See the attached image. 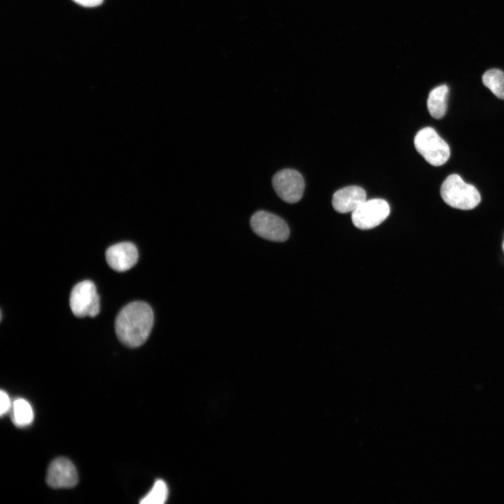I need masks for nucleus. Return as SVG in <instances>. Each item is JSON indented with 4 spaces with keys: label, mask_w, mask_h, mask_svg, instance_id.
<instances>
[{
    "label": "nucleus",
    "mask_w": 504,
    "mask_h": 504,
    "mask_svg": "<svg viewBox=\"0 0 504 504\" xmlns=\"http://www.w3.org/2000/svg\"><path fill=\"white\" fill-rule=\"evenodd\" d=\"M153 320V312L148 304L142 301L130 302L120 311L116 317V335L128 347L140 346L149 337Z\"/></svg>",
    "instance_id": "nucleus-1"
},
{
    "label": "nucleus",
    "mask_w": 504,
    "mask_h": 504,
    "mask_svg": "<svg viewBox=\"0 0 504 504\" xmlns=\"http://www.w3.org/2000/svg\"><path fill=\"white\" fill-rule=\"evenodd\" d=\"M440 195L449 206L462 210L472 209L481 201V196L477 188L465 183L456 174L448 176L443 181Z\"/></svg>",
    "instance_id": "nucleus-2"
},
{
    "label": "nucleus",
    "mask_w": 504,
    "mask_h": 504,
    "mask_svg": "<svg viewBox=\"0 0 504 504\" xmlns=\"http://www.w3.org/2000/svg\"><path fill=\"white\" fill-rule=\"evenodd\" d=\"M414 143L418 153L431 165L441 166L449 158V145L432 127L420 130L414 137Z\"/></svg>",
    "instance_id": "nucleus-3"
},
{
    "label": "nucleus",
    "mask_w": 504,
    "mask_h": 504,
    "mask_svg": "<svg viewBox=\"0 0 504 504\" xmlns=\"http://www.w3.org/2000/svg\"><path fill=\"white\" fill-rule=\"evenodd\" d=\"M69 305L77 317L96 316L100 312V302L94 284L85 280L76 284L70 294Z\"/></svg>",
    "instance_id": "nucleus-4"
},
{
    "label": "nucleus",
    "mask_w": 504,
    "mask_h": 504,
    "mask_svg": "<svg viewBox=\"0 0 504 504\" xmlns=\"http://www.w3.org/2000/svg\"><path fill=\"white\" fill-rule=\"evenodd\" d=\"M250 225L257 235L270 241H284L290 234L288 225L281 218L263 210L252 215Z\"/></svg>",
    "instance_id": "nucleus-5"
},
{
    "label": "nucleus",
    "mask_w": 504,
    "mask_h": 504,
    "mask_svg": "<svg viewBox=\"0 0 504 504\" xmlns=\"http://www.w3.org/2000/svg\"><path fill=\"white\" fill-rule=\"evenodd\" d=\"M390 214L388 202L382 199L365 200L351 212L353 224L361 230H368L381 224Z\"/></svg>",
    "instance_id": "nucleus-6"
},
{
    "label": "nucleus",
    "mask_w": 504,
    "mask_h": 504,
    "mask_svg": "<svg viewBox=\"0 0 504 504\" xmlns=\"http://www.w3.org/2000/svg\"><path fill=\"white\" fill-rule=\"evenodd\" d=\"M272 183L276 195L287 203H296L302 197L304 181L300 172L295 169L279 171L273 176Z\"/></svg>",
    "instance_id": "nucleus-7"
},
{
    "label": "nucleus",
    "mask_w": 504,
    "mask_h": 504,
    "mask_svg": "<svg viewBox=\"0 0 504 504\" xmlns=\"http://www.w3.org/2000/svg\"><path fill=\"white\" fill-rule=\"evenodd\" d=\"M46 482L54 489L76 486L78 483V473L74 463L64 457L54 459L48 468Z\"/></svg>",
    "instance_id": "nucleus-8"
},
{
    "label": "nucleus",
    "mask_w": 504,
    "mask_h": 504,
    "mask_svg": "<svg viewBox=\"0 0 504 504\" xmlns=\"http://www.w3.org/2000/svg\"><path fill=\"white\" fill-rule=\"evenodd\" d=\"M138 258V250L131 242L115 244L106 251L108 265L117 272H125L131 269L136 265Z\"/></svg>",
    "instance_id": "nucleus-9"
},
{
    "label": "nucleus",
    "mask_w": 504,
    "mask_h": 504,
    "mask_svg": "<svg viewBox=\"0 0 504 504\" xmlns=\"http://www.w3.org/2000/svg\"><path fill=\"white\" fill-rule=\"evenodd\" d=\"M366 200V192L360 186H351L336 191L332 198L334 209L342 214L354 211Z\"/></svg>",
    "instance_id": "nucleus-10"
},
{
    "label": "nucleus",
    "mask_w": 504,
    "mask_h": 504,
    "mask_svg": "<svg viewBox=\"0 0 504 504\" xmlns=\"http://www.w3.org/2000/svg\"><path fill=\"white\" fill-rule=\"evenodd\" d=\"M448 94L449 88L446 85H439L430 92L427 107L433 118L440 119L444 116L447 108Z\"/></svg>",
    "instance_id": "nucleus-11"
},
{
    "label": "nucleus",
    "mask_w": 504,
    "mask_h": 504,
    "mask_svg": "<svg viewBox=\"0 0 504 504\" xmlns=\"http://www.w3.org/2000/svg\"><path fill=\"white\" fill-rule=\"evenodd\" d=\"M34 411L28 401L23 398L14 400L12 405V420L16 426L24 427L31 424Z\"/></svg>",
    "instance_id": "nucleus-12"
},
{
    "label": "nucleus",
    "mask_w": 504,
    "mask_h": 504,
    "mask_svg": "<svg viewBox=\"0 0 504 504\" xmlns=\"http://www.w3.org/2000/svg\"><path fill=\"white\" fill-rule=\"evenodd\" d=\"M484 85L497 97L504 99V72L492 69L486 71L482 76Z\"/></svg>",
    "instance_id": "nucleus-13"
},
{
    "label": "nucleus",
    "mask_w": 504,
    "mask_h": 504,
    "mask_svg": "<svg viewBox=\"0 0 504 504\" xmlns=\"http://www.w3.org/2000/svg\"><path fill=\"white\" fill-rule=\"evenodd\" d=\"M168 487L162 479H157L152 489L139 501L141 504H163L168 498Z\"/></svg>",
    "instance_id": "nucleus-14"
},
{
    "label": "nucleus",
    "mask_w": 504,
    "mask_h": 504,
    "mask_svg": "<svg viewBox=\"0 0 504 504\" xmlns=\"http://www.w3.org/2000/svg\"><path fill=\"white\" fill-rule=\"evenodd\" d=\"M0 414L3 416L7 413L10 408H12L13 404L8 393L6 391H1L0 393Z\"/></svg>",
    "instance_id": "nucleus-15"
},
{
    "label": "nucleus",
    "mask_w": 504,
    "mask_h": 504,
    "mask_svg": "<svg viewBox=\"0 0 504 504\" xmlns=\"http://www.w3.org/2000/svg\"><path fill=\"white\" fill-rule=\"evenodd\" d=\"M78 5L84 7H95L102 4L103 0H72Z\"/></svg>",
    "instance_id": "nucleus-16"
},
{
    "label": "nucleus",
    "mask_w": 504,
    "mask_h": 504,
    "mask_svg": "<svg viewBox=\"0 0 504 504\" xmlns=\"http://www.w3.org/2000/svg\"><path fill=\"white\" fill-rule=\"evenodd\" d=\"M503 250H504V242H503Z\"/></svg>",
    "instance_id": "nucleus-17"
}]
</instances>
